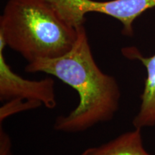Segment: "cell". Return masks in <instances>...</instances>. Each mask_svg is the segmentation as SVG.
<instances>
[{"label":"cell","instance_id":"1","mask_svg":"<svg viewBox=\"0 0 155 155\" xmlns=\"http://www.w3.org/2000/svg\"><path fill=\"white\" fill-rule=\"evenodd\" d=\"M73 48L63 55L28 63V73H44L57 78L76 91L79 102L73 111L59 116L55 130L65 133L84 131L113 119L119 111L121 90L111 75L101 70L95 61L84 25L77 28Z\"/></svg>","mask_w":155,"mask_h":155},{"label":"cell","instance_id":"2","mask_svg":"<svg viewBox=\"0 0 155 155\" xmlns=\"http://www.w3.org/2000/svg\"><path fill=\"white\" fill-rule=\"evenodd\" d=\"M0 37L28 63L68 52L78 37L47 0H9L0 17Z\"/></svg>","mask_w":155,"mask_h":155},{"label":"cell","instance_id":"3","mask_svg":"<svg viewBox=\"0 0 155 155\" xmlns=\"http://www.w3.org/2000/svg\"><path fill=\"white\" fill-rule=\"evenodd\" d=\"M68 24L77 28L84 25L86 15L96 12L110 16L122 25L123 35H134V21L143 13L154 8L155 0H47Z\"/></svg>","mask_w":155,"mask_h":155},{"label":"cell","instance_id":"4","mask_svg":"<svg viewBox=\"0 0 155 155\" xmlns=\"http://www.w3.org/2000/svg\"><path fill=\"white\" fill-rule=\"evenodd\" d=\"M6 43L0 37V99L3 101L22 98L40 102L53 109L57 106L55 81L52 78L38 81L24 78L12 71L6 61L4 49Z\"/></svg>","mask_w":155,"mask_h":155},{"label":"cell","instance_id":"5","mask_svg":"<svg viewBox=\"0 0 155 155\" xmlns=\"http://www.w3.org/2000/svg\"><path fill=\"white\" fill-rule=\"evenodd\" d=\"M123 55L128 59L140 61L145 67L147 77L139 111L134 118L132 124L135 129L155 126V53L145 57L136 47H127L121 50Z\"/></svg>","mask_w":155,"mask_h":155},{"label":"cell","instance_id":"6","mask_svg":"<svg viewBox=\"0 0 155 155\" xmlns=\"http://www.w3.org/2000/svg\"><path fill=\"white\" fill-rule=\"evenodd\" d=\"M80 155H151L145 150L141 129L121 134L119 137L98 147H91Z\"/></svg>","mask_w":155,"mask_h":155},{"label":"cell","instance_id":"7","mask_svg":"<svg viewBox=\"0 0 155 155\" xmlns=\"http://www.w3.org/2000/svg\"><path fill=\"white\" fill-rule=\"evenodd\" d=\"M41 106H42L41 103L34 100L13 98L7 101L0 108V124H2L7 118L14 114L33 110Z\"/></svg>","mask_w":155,"mask_h":155},{"label":"cell","instance_id":"8","mask_svg":"<svg viewBox=\"0 0 155 155\" xmlns=\"http://www.w3.org/2000/svg\"><path fill=\"white\" fill-rule=\"evenodd\" d=\"M0 155H12L10 139L2 128L0 129Z\"/></svg>","mask_w":155,"mask_h":155}]
</instances>
